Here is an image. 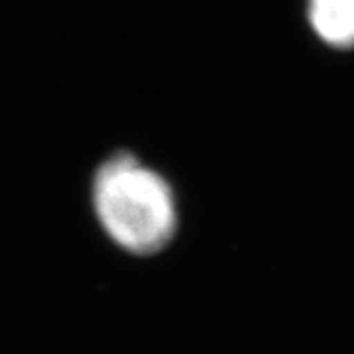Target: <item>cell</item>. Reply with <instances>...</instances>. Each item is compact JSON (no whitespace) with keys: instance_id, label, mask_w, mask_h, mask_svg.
I'll return each mask as SVG.
<instances>
[{"instance_id":"cell-1","label":"cell","mask_w":354,"mask_h":354,"mask_svg":"<svg viewBox=\"0 0 354 354\" xmlns=\"http://www.w3.org/2000/svg\"><path fill=\"white\" fill-rule=\"evenodd\" d=\"M96 216L109 237L135 254L158 252L175 233V198L162 177L120 154L94 180Z\"/></svg>"},{"instance_id":"cell-2","label":"cell","mask_w":354,"mask_h":354,"mask_svg":"<svg viewBox=\"0 0 354 354\" xmlns=\"http://www.w3.org/2000/svg\"><path fill=\"white\" fill-rule=\"evenodd\" d=\"M310 21L328 45H354V0H310Z\"/></svg>"}]
</instances>
